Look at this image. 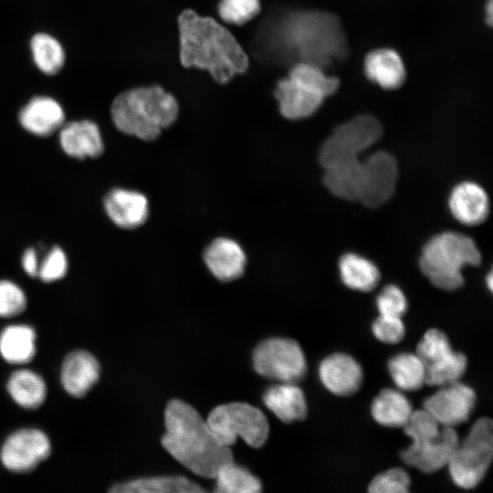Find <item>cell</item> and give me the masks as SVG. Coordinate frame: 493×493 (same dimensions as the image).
<instances>
[{
    "instance_id": "1",
    "label": "cell",
    "mask_w": 493,
    "mask_h": 493,
    "mask_svg": "<svg viewBox=\"0 0 493 493\" xmlns=\"http://www.w3.org/2000/svg\"><path fill=\"white\" fill-rule=\"evenodd\" d=\"M258 40L264 57L284 65L306 62L326 68L348 56L341 20L326 11L281 10L266 22Z\"/></svg>"
},
{
    "instance_id": "2",
    "label": "cell",
    "mask_w": 493,
    "mask_h": 493,
    "mask_svg": "<svg viewBox=\"0 0 493 493\" xmlns=\"http://www.w3.org/2000/svg\"><path fill=\"white\" fill-rule=\"evenodd\" d=\"M178 28L184 67L205 69L222 84L247 69L249 59L241 45L212 17L187 9L178 17Z\"/></svg>"
},
{
    "instance_id": "3",
    "label": "cell",
    "mask_w": 493,
    "mask_h": 493,
    "mask_svg": "<svg viewBox=\"0 0 493 493\" xmlns=\"http://www.w3.org/2000/svg\"><path fill=\"white\" fill-rule=\"evenodd\" d=\"M162 445L194 474L214 478L217 470L234 460L230 447L218 442L206 420L189 404L173 399L164 410Z\"/></svg>"
},
{
    "instance_id": "4",
    "label": "cell",
    "mask_w": 493,
    "mask_h": 493,
    "mask_svg": "<svg viewBox=\"0 0 493 493\" xmlns=\"http://www.w3.org/2000/svg\"><path fill=\"white\" fill-rule=\"evenodd\" d=\"M178 111L174 97L160 86L123 91L114 99L110 109L118 130L143 141L155 140L163 129L175 121Z\"/></svg>"
},
{
    "instance_id": "5",
    "label": "cell",
    "mask_w": 493,
    "mask_h": 493,
    "mask_svg": "<svg viewBox=\"0 0 493 493\" xmlns=\"http://www.w3.org/2000/svg\"><path fill=\"white\" fill-rule=\"evenodd\" d=\"M480 261V252L470 237L446 231L425 244L420 257V268L436 288L451 291L463 285V267L477 266Z\"/></svg>"
},
{
    "instance_id": "6",
    "label": "cell",
    "mask_w": 493,
    "mask_h": 493,
    "mask_svg": "<svg viewBox=\"0 0 493 493\" xmlns=\"http://www.w3.org/2000/svg\"><path fill=\"white\" fill-rule=\"evenodd\" d=\"M493 456V425L489 418L477 420L467 436L458 441L447 464L454 483L471 489L484 478Z\"/></svg>"
},
{
    "instance_id": "7",
    "label": "cell",
    "mask_w": 493,
    "mask_h": 493,
    "mask_svg": "<svg viewBox=\"0 0 493 493\" xmlns=\"http://www.w3.org/2000/svg\"><path fill=\"white\" fill-rule=\"evenodd\" d=\"M206 422L218 442L228 447L236 443L237 437L252 447H260L269 433L268 422L263 412L243 402L215 407Z\"/></svg>"
},
{
    "instance_id": "8",
    "label": "cell",
    "mask_w": 493,
    "mask_h": 493,
    "mask_svg": "<svg viewBox=\"0 0 493 493\" xmlns=\"http://www.w3.org/2000/svg\"><path fill=\"white\" fill-rule=\"evenodd\" d=\"M383 135L380 121L371 115H359L338 126L323 142L319 160L325 169L360 160L364 151Z\"/></svg>"
},
{
    "instance_id": "9",
    "label": "cell",
    "mask_w": 493,
    "mask_h": 493,
    "mask_svg": "<svg viewBox=\"0 0 493 493\" xmlns=\"http://www.w3.org/2000/svg\"><path fill=\"white\" fill-rule=\"evenodd\" d=\"M255 371L282 383L300 380L307 371L305 355L299 344L288 338H269L253 351Z\"/></svg>"
},
{
    "instance_id": "10",
    "label": "cell",
    "mask_w": 493,
    "mask_h": 493,
    "mask_svg": "<svg viewBox=\"0 0 493 493\" xmlns=\"http://www.w3.org/2000/svg\"><path fill=\"white\" fill-rule=\"evenodd\" d=\"M398 166L389 152L380 151L361 160L356 201L376 208L391 199L396 188Z\"/></svg>"
},
{
    "instance_id": "11",
    "label": "cell",
    "mask_w": 493,
    "mask_h": 493,
    "mask_svg": "<svg viewBox=\"0 0 493 493\" xmlns=\"http://www.w3.org/2000/svg\"><path fill=\"white\" fill-rule=\"evenodd\" d=\"M50 452V441L44 432L36 428H23L5 439L1 447L0 459L6 469L26 473L46 460Z\"/></svg>"
},
{
    "instance_id": "12",
    "label": "cell",
    "mask_w": 493,
    "mask_h": 493,
    "mask_svg": "<svg viewBox=\"0 0 493 493\" xmlns=\"http://www.w3.org/2000/svg\"><path fill=\"white\" fill-rule=\"evenodd\" d=\"M459 441L454 427L442 426L433 435L413 439L411 445L400 452L402 460L424 473H434L447 466Z\"/></svg>"
},
{
    "instance_id": "13",
    "label": "cell",
    "mask_w": 493,
    "mask_h": 493,
    "mask_svg": "<svg viewBox=\"0 0 493 493\" xmlns=\"http://www.w3.org/2000/svg\"><path fill=\"white\" fill-rule=\"evenodd\" d=\"M476 398L471 387L457 381L440 386V389L425 400L423 408L442 426L455 427L468 420Z\"/></svg>"
},
{
    "instance_id": "14",
    "label": "cell",
    "mask_w": 493,
    "mask_h": 493,
    "mask_svg": "<svg viewBox=\"0 0 493 493\" xmlns=\"http://www.w3.org/2000/svg\"><path fill=\"white\" fill-rule=\"evenodd\" d=\"M319 376L328 391L338 396H348L359 390L363 374L356 360L348 354L338 352L321 361Z\"/></svg>"
},
{
    "instance_id": "15",
    "label": "cell",
    "mask_w": 493,
    "mask_h": 493,
    "mask_svg": "<svg viewBox=\"0 0 493 493\" xmlns=\"http://www.w3.org/2000/svg\"><path fill=\"white\" fill-rule=\"evenodd\" d=\"M104 208L119 227L133 229L143 225L149 216L147 197L137 191L116 188L107 194Z\"/></svg>"
},
{
    "instance_id": "16",
    "label": "cell",
    "mask_w": 493,
    "mask_h": 493,
    "mask_svg": "<svg viewBox=\"0 0 493 493\" xmlns=\"http://www.w3.org/2000/svg\"><path fill=\"white\" fill-rule=\"evenodd\" d=\"M209 271L220 281H232L245 271L246 257L241 246L227 237L214 239L204 251Z\"/></svg>"
},
{
    "instance_id": "17",
    "label": "cell",
    "mask_w": 493,
    "mask_h": 493,
    "mask_svg": "<svg viewBox=\"0 0 493 493\" xmlns=\"http://www.w3.org/2000/svg\"><path fill=\"white\" fill-rule=\"evenodd\" d=\"M100 374V365L95 356L87 351L78 350L65 357L60 380L68 394L82 397L96 384Z\"/></svg>"
},
{
    "instance_id": "18",
    "label": "cell",
    "mask_w": 493,
    "mask_h": 493,
    "mask_svg": "<svg viewBox=\"0 0 493 493\" xmlns=\"http://www.w3.org/2000/svg\"><path fill=\"white\" fill-rule=\"evenodd\" d=\"M21 126L37 136H49L64 124L65 114L61 105L47 96L31 99L19 111Z\"/></svg>"
},
{
    "instance_id": "19",
    "label": "cell",
    "mask_w": 493,
    "mask_h": 493,
    "mask_svg": "<svg viewBox=\"0 0 493 493\" xmlns=\"http://www.w3.org/2000/svg\"><path fill=\"white\" fill-rule=\"evenodd\" d=\"M448 205L452 215L467 226H477L484 222L489 210L486 191L477 184L468 181L454 187Z\"/></svg>"
},
{
    "instance_id": "20",
    "label": "cell",
    "mask_w": 493,
    "mask_h": 493,
    "mask_svg": "<svg viewBox=\"0 0 493 493\" xmlns=\"http://www.w3.org/2000/svg\"><path fill=\"white\" fill-rule=\"evenodd\" d=\"M58 138L62 150L77 159L98 157L104 149L98 125L88 120L63 124Z\"/></svg>"
},
{
    "instance_id": "21",
    "label": "cell",
    "mask_w": 493,
    "mask_h": 493,
    "mask_svg": "<svg viewBox=\"0 0 493 493\" xmlns=\"http://www.w3.org/2000/svg\"><path fill=\"white\" fill-rule=\"evenodd\" d=\"M416 355L425 367V376L445 374L458 362L461 352L454 351L446 335L437 330H428L416 348Z\"/></svg>"
},
{
    "instance_id": "22",
    "label": "cell",
    "mask_w": 493,
    "mask_h": 493,
    "mask_svg": "<svg viewBox=\"0 0 493 493\" xmlns=\"http://www.w3.org/2000/svg\"><path fill=\"white\" fill-rule=\"evenodd\" d=\"M274 95L281 115L288 120H300L311 116L324 100L323 97L288 77L277 83Z\"/></svg>"
},
{
    "instance_id": "23",
    "label": "cell",
    "mask_w": 493,
    "mask_h": 493,
    "mask_svg": "<svg viewBox=\"0 0 493 493\" xmlns=\"http://www.w3.org/2000/svg\"><path fill=\"white\" fill-rule=\"evenodd\" d=\"M262 400L266 407L285 423L303 420L308 413L305 395L294 383L269 386Z\"/></svg>"
},
{
    "instance_id": "24",
    "label": "cell",
    "mask_w": 493,
    "mask_h": 493,
    "mask_svg": "<svg viewBox=\"0 0 493 493\" xmlns=\"http://www.w3.org/2000/svg\"><path fill=\"white\" fill-rule=\"evenodd\" d=\"M367 78L385 89H395L405 79V68L400 55L390 48L370 52L364 60Z\"/></svg>"
},
{
    "instance_id": "25",
    "label": "cell",
    "mask_w": 493,
    "mask_h": 493,
    "mask_svg": "<svg viewBox=\"0 0 493 493\" xmlns=\"http://www.w3.org/2000/svg\"><path fill=\"white\" fill-rule=\"evenodd\" d=\"M408 398L400 391L383 389L373 399L371 414L373 419L386 427H403L413 413Z\"/></svg>"
},
{
    "instance_id": "26",
    "label": "cell",
    "mask_w": 493,
    "mask_h": 493,
    "mask_svg": "<svg viewBox=\"0 0 493 493\" xmlns=\"http://www.w3.org/2000/svg\"><path fill=\"white\" fill-rule=\"evenodd\" d=\"M205 491L199 484L182 476H162L133 479L113 485L115 493H192Z\"/></svg>"
},
{
    "instance_id": "27",
    "label": "cell",
    "mask_w": 493,
    "mask_h": 493,
    "mask_svg": "<svg viewBox=\"0 0 493 493\" xmlns=\"http://www.w3.org/2000/svg\"><path fill=\"white\" fill-rule=\"evenodd\" d=\"M36 331L27 325L5 328L0 333V354L9 363L29 362L36 353Z\"/></svg>"
},
{
    "instance_id": "28",
    "label": "cell",
    "mask_w": 493,
    "mask_h": 493,
    "mask_svg": "<svg viewBox=\"0 0 493 493\" xmlns=\"http://www.w3.org/2000/svg\"><path fill=\"white\" fill-rule=\"evenodd\" d=\"M12 399L25 409L38 408L47 397V385L37 372L21 369L14 372L6 383Z\"/></svg>"
},
{
    "instance_id": "29",
    "label": "cell",
    "mask_w": 493,
    "mask_h": 493,
    "mask_svg": "<svg viewBox=\"0 0 493 493\" xmlns=\"http://www.w3.org/2000/svg\"><path fill=\"white\" fill-rule=\"evenodd\" d=\"M339 269L342 282L351 289L368 292L380 281L378 267L369 259L353 253L341 257Z\"/></svg>"
},
{
    "instance_id": "30",
    "label": "cell",
    "mask_w": 493,
    "mask_h": 493,
    "mask_svg": "<svg viewBox=\"0 0 493 493\" xmlns=\"http://www.w3.org/2000/svg\"><path fill=\"white\" fill-rule=\"evenodd\" d=\"M389 373L395 385L403 391H416L425 383V367L414 353H399L388 362Z\"/></svg>"
},
{
    "instance_id": "31",
    "label": "cell",
    "mask_w": 493,
    "mask_h": 493,
    "mask_svg": "<svg viewBox=\"0 0 493 493\" xmlns=\"http://www.w3.org/2000/svg\"><path fill=\"white\" fill-rule=\"evenodd\" d=\"M214 478L215 479V492L257 493L262 489L258 477L247 468L234 463V460L223 465Z\"/></svg>"
},
{
    "instance_id": "32",
    "label": "cell",
    "mask_w": 493,
    "mask_h": 493,
    "mask_svg": "<svg viewBox=\"0 0 493 493\" xmlns=\"http://www.w3.org/2000/svg\"><path fill=\"white\" fill-rule=\"evenodd\" d=\"M288 77L324 99L335 93L340 85L339 79L327 75L324 68L306 62L291 65Z\"/></svg>"
},
{
    "instance_id": "33",
    "label": "cell",
    "mask_w": 493,
    "mask_h": 493,
    "mask_svg": "<svg viewBox=\"0 0 493 493\" xmlns=\"http://www.w3.org/2000/svg\"><path fill=\"white\" fill-rule=\"evenodd\" d=\"M30 49L36 66L43 73L54 75L62 68L65 52L61 44L52 36L36 34L30 41Z\"/></svg>"
},
{
    "instance_id": "34",
    "label": "cell",
    "mask_w": 493,
    "mask_h": 493,
    "mask_svg": "<svg viewBox=\"0 0 493 493\" xmlns=\"http://www.w3.org/2000/svg\"><path fill=\"white\" fill-rule=\"evenodd\" d=\"M360 164L361 159L325 169V186L339 198L356 201Z\"/></svg>"
},
{
    "instance_id": "35",
    "label": "cell",
    "mask_w": 493,
    "mask_h": 493,
    "mask_svg": "<svg viewBox=\"0 0 493 493\" xmlns=\"http://www.w3.org/2000/svg\"><path fill=\"white\" fill-rule=\"evenodd\" d=\"M260 11L259 0H221L218 4L220 17L230 24L243 25Z\"/></svg>"
},
{
    "instance_id": "36",
    "label": "cell",
    "mask_w": 493,
    "mask_h": 493,
    "mask_svg": "<svg viewBox=\"0 0 493 493\" xmlns=\"http://www.w3.org/2000/svg\"><path fill=\"white\" fill-rule=\"evenodd\" d=\"M411 479L407 472L400 467L391 468L376 476L370 483L372 493H407Z\"/></svg>"
},
{
    "instance_id": "37",
    "label": "cell",
    "mask_w": 493,
    "mask_h": 493,
    "mask_svg": "<svg viewBox=\"0 0 493 493\" xmlns=\"http://www.w3.org/2000/svg\"><path fill=\"white\" fill-rule=\"evenodd\" d=\"M26 307V298L21 288L12 281L0 280V317L17 316Z\"/></svg>"
},
{
    "instance_id": "38",
    "label": "cell",
    "mask_w": 493,
    "mask_h": 493,
    "mask_svg": "<svg viewBox=\"0 0 493 493\" xmlns=\"http://www.w3.org/2000/svg\"><path fill=\"white\" fill-rule=\"evenodd\" d=\"M380 315L399 317L407 309V300L400 288L394 285L386 286L376 299Z\"/></svg>"
},
{
    "instance_id": "39",
    "label": "cell",
    "mask_w": 493,
    "mask_h": 493,
    "mask_svg": "<svg viewBox=\"0 0 493 493\" xmlns=\"http://www.w3.org/2000/svg\"><path fill=\"white\" fill-rule=\"evenodd\" d=\"M372 330L377 340L388 344L400 342L405 335L401 318L380 315L372 323Z\"/></svg>"
},
{
    "instance_id": "40",
    "label": "cell",
    "mask_w": 493,
    "mask_h": 493,
    "mask_svg": "<svg viewBox=\"0 0 493 493\" xmlns=\"http://www.w3.org/2000/svg\"><path fill=\"white\" fill-rule=\"evenodd\" d=\"M67 270V257L61 248L55 246L39 264L37 277L44 282H52L62 278Z\"/></svg>"
},
{
    "instance_id": "41",
    "label": "cell",
    "mask_w": 493,
    "mask_h": 493,
    "mask_svg": "<svg viewBox=\"0 0 493 493\" xmlns=\"http://www.w3.org/2000/svg\"><path fill=\"white\" fill-rule=\"evenodd\" d=\"M22 267L25 272L31 277H37L39 262L36 249H26L22 257Z\"/></svg>"
},
{
    "instance_id": "42",
    "label": "cell",
    "mask_w": 493,
    "mask_h": 493,
    "mask_svg": "<svg viewBox=\"0 0 493 493\" xmlns=\"http://www.w3.org/2000/svg\"><path fill=\"white\" fill-rule=\"evenodd\" d=\"M486 22L488 26L492 25L493 21V0H488L486 4Z\"/></svg>"
},
{
    "instance_id": "43",
    "label": "cell",
    "mask_w": 493,
    "mask_h": 493,
    "mask_svg": "<svg viewBox=\"0 0 493 493\" xmlns=\"http://www.w3.org/2000/svg\"><path fill=\"white\" fill-rule=\"evenodd\" d=\"M492 282H493V278H492V273L490 272L488 274V277L487 278V283H488V288L491 290L492 289Z\"/></svg>"
}]
</instances>
